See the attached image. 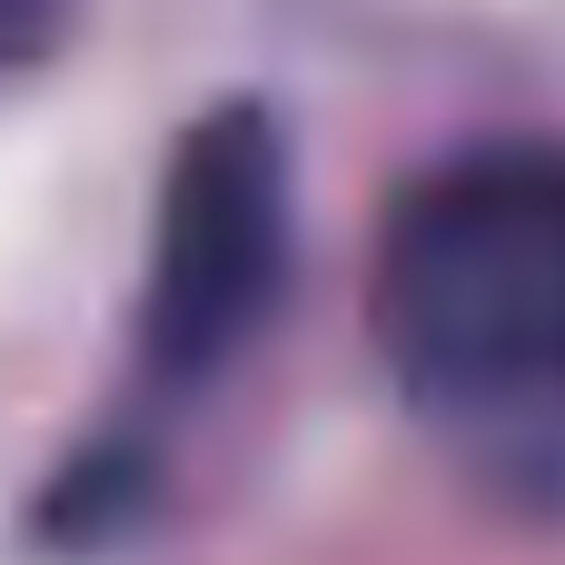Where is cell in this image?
<instances>
[{
  "instance_id": "6da1fadb",
  "label": "cell",
  "mask_w": 565,
  "mask_h": 565,
  "mask_svg": "<svg viewBox=\"0 0 565 565\" xmlns=\"http://www.w3.org/2000/svg\"><path fill=\"white\" fill-rule=\"evenodd\" d=\"M377 328L457 447L565 497V149L437 169L387 228Z\"/></svg>"
},
{
  "instance_id": "7a4b0ae2",
  "label": "cell",
  "mask_w": 565,
  "mask_h": 565,
  "mask_svg": "<svg viewBox=\"0 0 565 565\" xmlns=\"http://www.w3.org/2000/svg\"><path fill=\"white\" fill-rule=\"evenodd\" d=\"M278 248H288V209H278V139L258 119L199 129L169 189V238H159V278H149V367L179 387L199 367H218L248 318L278 288Z\"/></svg>"
},
{
  "instance_id": "3957f363",
  "label": "cell",
  "mask_w": 565,
  "mask_h": 565,
  "mask_svg": "<svg viewBox=\"0 0 565 565\" xmlns=\"http://www.w3.org/2000/svg\"><path fill=\"white\" fill-rule=\"evenodd\" d=\"M10 30H20V0H0V40H10Z\"/></svg>"
}]
</instances>
